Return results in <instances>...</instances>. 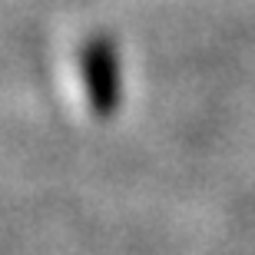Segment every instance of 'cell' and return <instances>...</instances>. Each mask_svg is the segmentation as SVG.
Instances as JSON below:
<instances>
[{
    "label": "cell",
    "instance_id": "6da1fadb",
    "mask_svg": "<svg viewBox=\"0 0 255 255\" xmlns=\"http://www.w3.org/2000/svg\"><path fill=\"white\" fill-rule=\"evenodd\" d=\"M80 76L90 110L100 120H110L123 100V66H120V50L106 33H96L80 47Z\"/></svg>",
    "mask_w": 255,
    "mask_h": 255
}]
</instances>
